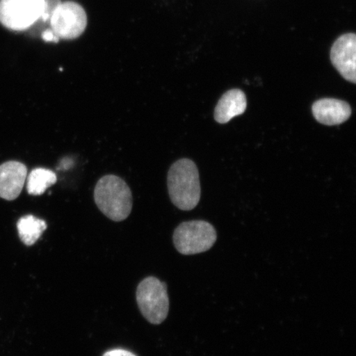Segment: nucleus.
<instances>
[{
	"mask_svg": "<svg viewBox=\"0 0 356 356\" xmlns=\"http://www.w3.org/2000/svg\"><path fill=\"white\" fill-rule=\"evenodd\" d=\"M168 188L171 202L181 211L193 210L200 199V184L197 165L188 159L172 164L168 175Z\"/></svg>",
	"mask_w": 356,
	"mask_h": 356,
	"instance_id": "obj_1",
	"label": "nucleus"
},
{
	"mask_svg": "<svg viewBox=\"0 0 356 356\" xmlns=\"http://www.w3.org/2000/svg\"><path fill=\"white\" fill-rule=\"evenodd\" d=\"M95 200L99 210L113 221L127 219L132 210L131 188L118 176L106 175L97 181Z\"/></svg>",
	"mask_w": 356,
	"mask_h": 356,
	"instance_id": "obj_2",
	"label": "nucleus"
},
{
	"mask_svg": "<svg viewBox=\"0 0 356 356\" xmlns=\"http://www.w3.org/2000/svg\"><path fill=\"white\" fill-rule=\"evenodd\" d=\"M216 240L215 227L204 220L181 222L173 234L175 248L184 255L199 254L210 250Z\"/></svg>",
	"mask_w": 356,
	"mask_h": 356,
	"instance_id": "obj_3",
	"label": "nucleus"
},
{
	"mask_svg": "<svg viewBox=\"0 0 356 356\" xmlns=\"http://www.w3.org/2000/svg\"><path fill=\"white\" fill-rule=\"evenodd\" d=\"M136 300L142 315L150 323L161 324L168 317L169 299L165 283L150 277L137 288Z\"/></svg>",
	"mask_w": 356,
	"mask_h": 356,
	"instance_id": "obj_4",
	"label": "nucleus"
},
{
	"mask_svg": "<svg viewBox=\"0 0 356 356\" xmlns=\"http://www.w3.org/2000/svg\"><path fill=\"white\" fill-rule=\"evenodd\" d=\"M44 0H0V22L13 31H24L39 19Z\"/></svg>",
	"mask_w": 356,
	"mask_h": 356,
	"instance_id": "obj_5",
	"label": "nucleus"
},
{
	"mask_svg": "<svg viewBox=\"0 0 356 356\" xmlns=\"http://www.w3.org/2000/svg\"><path fill=\"white\" fill-rule=\"evenodd\" d=\"M51 31L59 39H76L87 26V15L83 7L74 2L61 3L50 19Z\"/></svg>",
	"mask_w": 356,
	"mask_h": 356,
	"instance_id": "obj_6",
	"label": "nucleus"
},
{
	"mask_svg": "<svg viewBox=\"0 0 356 356\" xmlns=\"http://www.w3.org/2000/svg\"><path fill=\"white\" fill-rule=\"evenodd\" d=\"M331 61L347 81L356 83V35L346 33L334 42L331 50Z\"/></svg>",
	"mask_w": 356,
	"mask_h": 356,
	"instance_id": "obj_7",
	"label": "nucleus"
},
{
	"mask_svg": "<svg viewBox=\"0 0 356 356\" xmlns=\"http://www.w3.org/2000/svg\"><path fill=\"white\" fill-rule=\"evenodd\" d=\"M28 175L24 163L8 161L0 165V197L13 200L19 197Z\"/></svg>",
	"mask_w": 356,
	"mask_h": 356,
	"instance_id": "obj_8",
	"label": "nucleus"
},
{
	"mask_svg": "<svg viewBox=\"0 0 356 356\" xmlns=\"http://www.w3.org/2000/svg\"><path fill=\"white\" fill-rule=\"evenodd\" d=\"M312 111L314 118L325 126H337L346 122L351 115L350 106L345 101L335 99L316 101Z\"/></svg>",
	"mask_w": 356,
	"mask_h": 356,
	"instance_id": "obj_9",
	"label": "nucleus"
},
{
	"mask_svg": "<svg viewBox=\"0 0 356 356\" xmlns=\"http://www.w3.org/2000/svg\"><path fill=\"white\" fill-rule=\"evenodd\" d=\"M247 108V99L240 89L234 88L226 92L218 102L215 110V119L220 124L228 123L231 120L244 113Z\"/></svg>",
	"mask_w": 356,
	"mask_h": 356,
	"instance_id": "obj_10",
	"label": "nucleus"
},
{
	"mask_svg": "<svg viewBox=\"0 0 356 356\" xmlns=\"http://www.w3.org/2000/svg\"><path fill=\"white\" fill-rule=\"evenodd\" d=\"M17 228L21 241L26 246H33L41 238L47 225L46 221L29 215L20 218Z\"/></svg>",
	"mask_w": 356,
	"mask_h": 356,
	"instance_id": "obj_11",
	"label": "nucleus"
},
{
	"mask_svg": "<svg viewBox=\"0 0 356 356\" xmlns=\"http://www.w3.org/2000/svg\"><path fill=\"white\" fill-rule=\"evenodd\" d=\"M57 181L56 173L47 168H35L31 172L26 190L29 195H41Z\"/></svg>",
	"mask_w": 356,
	"mask_h": 356,
	"instance_id": "obj_12",
	"label": "nucleus"
},
{
	"mask_svg": "<svg viewBox=\"0 0 356 356\" xmlns=\"http://www.w3.org/2000/svg\"><path fill=\"white\" fill-rule=\"evenodd\" d=\"M61 3L60 0H44L41 19L43 22L50 21L53 13H54Z\"/></svg>",
	"mask_w": 356,
	"mask_h": 356,
	"instance_id": "obj_13",
	"label": "nucleus"
},
{
	"mask_svg": "<svg viewBox=\"0 0 356 356\" xmlns=\"http://www.w3.org/2000/svg\"><path fill=\"white\" fill-rule=\"evenodd\" d=\"M104 356H136L131 353V351H128L122 349H115L108 351L106 353Z\"/></svg>",
	"mask_w": 356,
	"mask_h": 356,
	"instance_id": "obj_14",
	"label": "nucleus"
},
{
	"mask_svg": "<svg viewBox=\"0 0 356 356\" xmlns=\"http://www.w3.org/2000/svg\"><path fill=\"white\" fill-rule=\"evenodd\" d=\"M42 39L44 42H55L57 43L59 42V38H58L54 33L51 30L44 31L42 33Z\"/></svg>",
	"mask_w": 356,
	"mask_h": 356,
	"instance_id": "obj_15",
	"label": "nucleus"
}]
</instances>
